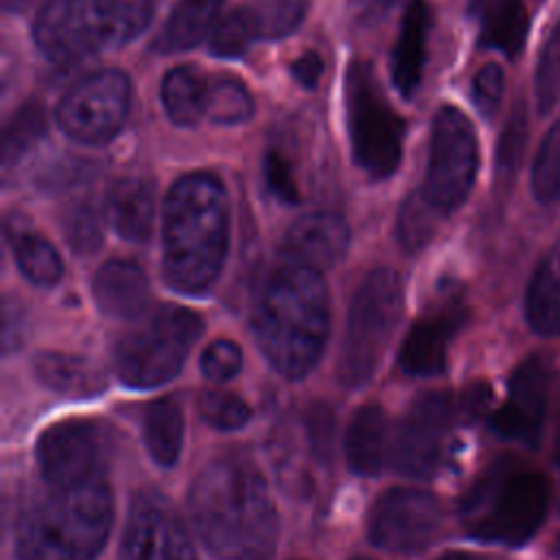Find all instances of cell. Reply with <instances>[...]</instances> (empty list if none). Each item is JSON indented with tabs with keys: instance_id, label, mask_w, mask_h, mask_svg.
<instances>
[{
	"instance_id": "cell-1",
	"label": "cell",
	"mask_w": 560,
	"mask_h": 560,
	"mask_svg": "<svg viewBox=\"0 0 560 560\" xmlns=\"http://www.w3.org/2000/svg\"><path fill=\"white\" fill-rule=\"evenodd\" d=\"M190 516L219 560H265L280 521L258 466L245 455L214 457L190 483Z\"/></svg>"
},
{
	"instance_id": "cell-2",
	"label": "cell",
	"mask_w": 560,
	"mask_h": 560,
	"mask_svg": "<svg viewBox=\"0 0 560 560\" xmlns=\"http://www.w3.org/2000/svg\"><path fill=\"white\" fill-rule=\"evenodd\" d=\"M252 330L267 361L287 378H304L322 359L330 330V300L319 271L287 260L252 302Z\"/></svg>"
},
{
	"instance_id": "cell-3",
	"label": "cell",
	"mask_w": 560,
	"mask_h": 560,
	"mask_svg": "<svg viewBox=\"0 0 560 560\" xmlns=\"http://www.w3.org/2000/svg\"><path fill=\"white\" fill-rule=\"evenodd\" d=\"M230 245V206L219 177H179L162 212V271L182 293L206 291L221 273Z\"/></svg>"
},
{
	"instance_id": "cell-4",
	"label": "cell",
	"mask_w": 560,
	"mask_h": 560,
	"mask_svg": "<svg viewBox=\"0 0 560 560\" xmlns=\"http://www.w3.org/2000/svg\"><path fill=\"white\" fill-rule=\"evenodd\" d=\"M114 501L103 479L52 488L28 503L15 525L18 560H92L105 545Z\"/></svg>"
},
{
	"instance_id": "cell-5",
	"label": "cell",
	"mask_w": 560,
	"mask_h": 560,
	"mask_svg": "<svg viewBox=\"0 0 560 560\" xmlns=\"http://www.w3.org/2000/svg\"><path fill=\"white\" fill-rule=\"evenodd\" d=\"M160 0H48L33 37L52 63H77L140 35Z\"/></svg>"
},
{
	"instance_id": "cell-6",
	"label": "cell",
	"mask_w": 560,
	"mask_h": 560,
	"mask_svg": "<svg viewBox=\"0 0 560 560\" xmlns=\"http://www.w3.org/2000/svg\"><path fill=\"white\" fill-rule=\"evenodd\" d=\"M549 481L538 470H512L503 462L488 468L464 494L459 510L466 532L486 542L523 545L545 523Z\"/></svg>"
},
{
	"instance_id": "cell-7",
	"label": "cell",
	"mask_w": 560,
	"mask_h": 560,
	"mask_svg": "<svg viewBox=\"0 0 560 560\" xmlns=\"http://www.w3.org/2000/svg\"><path fill=\"white\" fill-rule=\"evenodd\" d=\"M402 311V280L394 269H374L363 278L350 302L339 352V381L346 387H363L374 376Z\"/></svg>"
},
{
	"instance_id": "cell-8",
	"label": "cell",
	"mask_w": 560,
	"mask_h": 560,
	"mask_svg": "<svg viewBox=\"0 0 560 560\" xmlns=\"http://www.w3.org/2000/svg\"><path fill=\"white\" fill-rule=\"evenodd\" d=\"M203 322L195 311L164 304L122 335L114 348L118 378L133 389H151L179 374Z\"/></svg>"
},
{
	"instance_id": "cell-9",
	"label": "cell",
	"mask_w": 560,
	"mask_h": 560,
	"mask_svg": "<svg viewBox=\"0 0 560 560\" xmlns=\"http://www.w3.org/2000/svg\"><path fill=\"white\" fill-rule=\"evenodd\" d=\"M346 118L357 166L370 179L389 177L402 160L405 120L389 105L374 68L365 61L348 68Z\"/></svg>"
},
{
	"instance_id": "cell-10",
	"label": "cell",
	"mask_w": 560,
	"mask_h": 560,
	"mask_svg": "<svg viewBox=\"0 0 560 560\" xmlns=\"http://www.w3.org/2000/svg\"><path fill=\"white\" fill-rule=\"evenodd\" d=\"M477 168L479 142L472 122L457 107L438 109L422 192L446 217L468 199Z\"/></svg>"
},
{
	"instance_id": "cell-11",
	"label": "cell",
	"mask_w": 560,
	"mask_h": 560,
	"mask_svg": "<svg viewBox=\"0 0 560 560\" xmlns=\"http://www.w3.org/2000/svg\"><path fill=\"white\" fill-rule=\"evenodd\" d=\"M131 83L120 70H98L77 81L59 101V129L81 144L112 140L129 112Z\"/></svg>"
},
{
	"instance_id": "cell-12",
	"label": "cell",
	"mask_w": 560,
	"mask_h": 560,
	"mask_svg": "<svg viewBox=\"0 0 560 560\" xmlns=\"http://www.w3.org/2000/svg\"><path fill=\"white\" fill-rule=\"evenodd\" d=\"M42 477L52 488H70L103 479L112 457L109 431L88 418H70L48 427L35 446Z\"/></svg>"
},
{
	"instance_id": "cell-13",
	"label": "cell",
	"mask_w": 560,
	"mask_h": 560,
	"mask_svg": "<svg viewBox=\"0 0 560 560\" xmlns=\"http://www.w3.org/2000/svg\"><path fill=\"white\" fill-rule=\"evenodd\" d=\"M459 420L457 396L427 392L418 396L398 424L392 444V464L398 475L431 479L444 459L448 429Z\"/></svg>"
},
{
	"instance_id": "cell-14",
	"label": "cell",
	"mask_w": 560,
	"mask_h": 560,
	"mask_svg": "<svg viewBox=\"0 0 560 560\" xmlns=\"http://www.w3.org/2000/svg\"><path fill=\"white\" fill-rule=\"evenodd\" d=\"M444 521L440 501L424 490L392 488L372 505L370 542L394 553H416L431 545Z\"/></svg>"
},
{
	"instance_id": "cell-15",
	"label": "cell",
	"mask_w": 560,
	"mask_h": 560,
	"mask_svg": "<svg viewBox=\"0 0 560 560\" xmlns=\"http://www.w3.org/2000/svg\"><path fill=\"white\" fill-rule=\"evenodd\" d=\"M120 560H197L192 540L160 492H138L120 540Z\"/></svg>"
},
{
	"instance_id": "cell-16",
	"label": "cell",
	"mask_w": 560,
	"mask_h": 560,
	"mask_svg": "<svg viewBox=\"0 0 560 560\" xmlns=\"http://www.w3.org/2000/svg\"><path fill=\"white\" fill-rule=\"evenodd\" d=\"M547 400L549 365L542 357H529L514 370L508 400L490 413L488 427L501 440L534 448L542 433Z\"/></svg>"
},
{
	"instance_id": "cell-17",
	"label": "cell",
	"mask_w": 560,
	"mask_h": 560,
	"mask_svg": "<svg viewBox=\"0 0 560 560\" xmlns=\"http://www.w3.org/2000/svg\"><path fill=\"white\" fill-rule=\"evenodd\" d=\"M464 319L466 313L457 302L444 304L440 311L418 319L407 332L398 354L402 372L411 376H435L444 372L448 341L462 328Z\"/></svg>"
},
{
	"instance_id": "cell-18",
	"label": "cell",
	"mask_w": 560,
	"mask_h": 560,
	"mask_svg": "<svg viewBox=\"0 0 560 560\" xmlns=\"http://www.w3.org/2000/svg\"><path fill=\"white\" fill-rule=\"evenodd\" d=\"M350 230L339 214L311 212L300 217L284 236V256L291 262L324 271L335 267L348 252Z\"/></svg>"
},
{
	"instance_id": "cell-19",
	"label": "cell",
	"mask_w": 560,
	"mask_h": 560,
	"mask_svg": "<svg viewBox=\"0 0 560 560\" xmlns=\"http://www.w3.org/2000/svg\"><path fill=\"white\" fill-rule=\"evenodd\" d=\"M92 293L101 313L116 319H131L149 302V280L136 262L109 260L96 271Z\"/></svg>"
},
{
	"instance_id": "cell-20",
	"label": "cell",
	"mask_w": 560,
	"mask_h": 560,
	"mask_svg": "<svg viewBox=\"0 0 560 560\" xmlns=\"http://www.w3.org/2000/svg\"><path fill=\"white\" fill-rule=\"evenodd\" d=\"M429 7L424 0H409L398 39L392 52V79L396 90L411 98L422 83L424 63H427V37H429Z\"/></svg>"
},
{
	"instance_id": "cell-21",
	"label": "cell",
	"mask_w": 560,
	"mask_h": 560,
	"mask_svg": "<svg viewBox=\"0 0 560 560\" xmlns=\"http://www.w3.org/2000/svg\"><path fill=\"white\" fill-rule=\"evenodd\" d=\"M105 212L118 236L142 243L151 236L155 219V190L147 179H118L105 201Z\"/></svg>"
},
{
	"instance_id": "cell-22",
	"label": "cell",
	"mask_w": 560,
	"mask_h": 560,
	"mask_svg": "<svg viewBox=\"0 0 560 560\" xmlns=\"http://www.w3.org/2000/svg\"><path fill=\"white\" fill-rule=\"evenodd\" d=\"M468 13L477 26L483 48L516 57L527 33V13L523 0H470Z\"/></svg>"
},
{
	"instance_id": "cell-23",
	"label": "cell",
	"mask_w": 560,
	"mask_h": 560,
	"mask_svg": "<svg viewBox=\"0 0 560 560\" xmlns=\"http://www.w3.org/2000/svg\"><path fill=\"white\" fill-rule=\"evenodd\" d=\"M33 374L44 387L68 398H92L107 387L105 372L79 354L39 352L33 359Z\"/></svg>"
},
{
	"instance_id": "cell-24",
	"label": "cell",
	"mask_w": 560,
	"mask_h": 560,
	"mask_svg": "<svg viewBox=\"0 0 560 560\" xmlns=\"http://www.w3.org/2000/svg\"><path fill=\"white\" fill-rule=\"evenodd\" d=\"M389 451V422L378 405H363L346 429V457L354 475L376 477Z\"/></svg>"
},
{
	"instance_id": "cell-25",
	"label": "cell",
	"mask_w": 560,
	"mask_h": 560,
	"mask_svg": "<svg viewBox=\"0 0 560 560\" xmlns=\"http://www.w3.org/2000/svg\"><path fill=\"white\" fill-rule=\"evenodd\" d=\"M525 315L538 335L560 337V241L532 276L525 295Z\"/></svg>"
},
{
	"instance_id": "cell-26",
	"label": "cell",
	"mask_w": 560,
	"mask_h": 560,
	"mask_svg": "<svg viewBox=\"0 0 560 560\" xmlns=\"http://www.w3.org/2000/svg\"><path fill=\"white\" fill-rule=\"evenodd\" d=\"M223 0H177L153 39L158 52H179L197 46L210 31Z\"/></svg>"
},
{
	"instance_id": "cell-27",
	"label": "cell",
	"mask_w": 560,
	"mask_h": 560,
	"mask_svg": "<svg viewBox=\"0 0 560 560\" xmlns=\"http://www.w3.org/2000/svg\"><path fill=\"white\" fill-rule=\"evenodd\" d=\"M142 429L151 459L164 468L175 466L184 442V411L179 400L164 396L149 402Z\"/></svg>"
},
{
	"instance_id": "cell-28",
	"label": "cell",
	"mask_w": 560,
	"mask_h": 560,
	"mask_svg": "<svg viewBox=\"0 0 560 560\" xmlns=\"http://www.w3.org/2000/svg\"><path fill=\"white\" fill-rule=\"evenodd\" d=\"M208 90L210 85L197 68L177 66L162 79L160 96L175 125L192 127L208 109Z\"/></svg>"
},
{
	"instance_id": "cell-29",
	"label": "cell",
	"mask_w": 560,
	"mask_h": 560,
	"mask_svg": "<svg viewBox=\"0 0 560 560\" xmlns=\"http://www.w3.org/2000/svg\"><path fill=\"white\" fill-rule=\"evenodd\" d=\"M9 241L13 247L15 262L26 280L39 287H50L61 278V258L46 238L31 232H13Z\"/></svg>"
},
{
	"instance_id": "cell-30",
	"label": "cell",
	"mask_w": 560,
	"mask_h": 560,
	"mask_svg": "<svg viewBox=\"0 0 560 560\" xmlns=\"http://www.w3.org/2000/svg\"><path fill=\"white\" fill-rule=\"evenodd\" d=\"M46 133V109L39 101H28L4 127L2 136V166L11 168L20 162Z\"/></svg>"
},
{
	"instance_id": "cell-31",
	"label": "cell",
	"mask_w": 560,
	"mask_h": 560,
	"mask_svg": "<svg viewBox=\"0 0 560 560\" xmlns=\"http://www.w3.org/2000/svg\"><path fill=\"white\" fill-rule=\"evenodd\" d=\"M258 37L262 35H260V22H258L256 9L238 7L230 11L225 18H221L219 24L212 28L210 50L217 57L234 59L245 55Z\"/></svg>"
},
{
	"instance_id": "cell-32",
	"label": "cell",
	"mask_w": 560,
	"mask_h": 560,
	"mask_svg": "<svg viewBox=\"0 0 560 560\" xmlns=\"http://www.w3.org/2000/svg\"><path fill=\"white\" fill-rule=\"evenodd\" d=\"M532 195L540 206L560 201V118L549 127L534 158Z\"/></svg>"
},
{
	"instance_id": "cell-33",
	"label": "cell",
	"mask_w": 560,
	"mask_h": 560,
	"mask_svg": "<svg viewBox=\"0 0 560 560\" xmlns=\"http://www.w3.org/2000/svg\"><path fill=\"white\" fill-rule=\"evenodd\" d=\"M444 214L427 199V195L422 190L411 192L402 206H400V214H398V241L400 245H405L409 252H416L420 247H424L438 228V221Z\"/></svg>"
},
{
	"instance_id": "cell-34",
	"label": "cell",
	"mask_w": 560,
	"mask_h": 560,
	"mask_svg": "<svg viewBox=\"0 0 560 560\" xmlns=\"http://www.w3.org/2000/svg\"><path fill=\"white\" fill-rule=\"evenodd\" d=\"M534 96L540 116L551 114L560 103V22L547 35L534 72Z\"/></svg>"
},
{
	"instance_id": "cell-35",
	"label": "cell",
	"mask_w": 560,
	"mask_h": 560,
	"mask_svg": "<svg viewBox=\"0 0 560 560\" xmlns=\"http://www.w3.org/2000/svg\"><path fill=\"white\" fill-rule=\"evenodd\" d=\"M254 98L238 79H217L208 90L206 114L219 125H236L252 116Z\"/></svg>"
},
{
	"instance_id": "cell-36",
	"label": "cell",
	"mask_w": 560,
	"mask_h": 560,
	"mask_svg": "<svg viewBox=\"0 0 560 560\" xmlns=\"http://www.w3.org/2000/svg\"><path fill=\"white\" fill-rule=\"evenodd\" d=\"M66 243L77 254H94L103 243V230L96 208L90 201L72 203L61 219Z\"/></svg>"
},
{
	"instance_id": "cell-37",
	"label": "cell",
	"mask_w": 560,
	"mask_h": 560,
	"mask_svg": "<svg viewBox=\"0 0 560 560\" xmlns=\"http://www.w3.org/2000/svg\"><path fill=\"white\" fill-rule=\"evenodd\" d=\"M199 413L203 422L219 431L241 429L252 418V409L241 396L221 389H208L199 396Z\"/></svg>"
},
{
	"instance_id": "cell-38",
	"label": "cell",
	"mask_w": 560,
	"mask_h": 560,
	"mask_svg": "<svg viewBox=\"0 0 560 560\" xmlns=\"http://www.w3.org/2000/svg\"><path fill=\"white\" fill-rule=\"evenodd\" d=\"M308 0H262L256 9L260 35L265 39H280L291 35L304 20Z\"/></svg>"
},
{
	"instance_id": "cell-39",
	"label": "cell",
	"mask_w": 560,
	"mask_h": 560,
	"mask_svg": "<svg viewBox=\"0 0 560 560\" xmlns=\"http://www.w3.org/2000/svg\"><path fill=\"white\" fill-rule=\"evenodd\" d=\"M304 429L311 455L328 466L335 453V411L324 402H313L304 416Z\"/></svg>"
},
{
	"instance_id": "cell-40",
	"label": "cell",
	"mask_w": 560,
	"mask_h": 560,
	"mask_svg": "<svg viewBox=\"0 0 560 560\" xmlns=\"http://www.w3.org/2000/svg\"><path fill=\"white\" fill-rule=\"evenodd\" d=\"M199 365L208 381L225 383L238 374L243 365V352L234 341L217 339L203 350Z\"/></svg>"
},
{
	"instance_id": "cell-41",
	"label": "cell",
	"mask_w": 560,
	"mask_h": 560,
	"mask_svg": "<svg viewBox=\"0 0 560 560\" xmlns=\"http://www.w3.org/2000/svg\"><path fill=\"white\" fill-rule=\"evenodd\" d=\"M505 90V72L499 63H486L472 79V103L481 116L490 118L501 105Z\"/></svg>"
},
{
	"instance_id": "cell-42",
	"label": "cell",
	"mask_w": 560,
	"mask_h": 560,
	"mask_svg": "<svg viewBox=\"0 0 560 560\" xmlns=\"http://www.w3.org/2000/svg\"><path fill=\"white\" fill-rule=\"evenodd\" d=\"M262 175L269 192L280 199L282 203H298L300 201V190L295 184V177L291 173V164L280 151H267L262 158Z\"/></svg>"
},
{
	"instance_id": "cell-43",
	"label": "cell",
	"mask_w": 560,
	"mask_h": 560,
	"mask_svg": "<svg viewBox=\"0 0 560 560\" xmlns=\"http://www.w3.org/2000/svg\"><path fill=\"white\" fill-rule=\"evenodd\" d=\"M525 133H527V118H525V109L523 105L514 107L505 129H503V136L499 140V151H497V166L499 171L505 175V173H512L521 160V153H523V144H525Z\"/></svg>"
},
{
	"instance_id": "cell-44",
	"label": "cell",
	"mask_w": 560,
	"mask_h": 560,
	"mask_svg": "<svg viewBox=\"0 0 560 560\" xmlns=\"http://www.w3.org/2000/svg\"><path fill=\"white\" fill-rule=\"evenodd\" d=\"M94 166L85 160H74V158H66L59 160L55 164H50L42 177H39V186L48 188V190H63L70 186H77L83 179H90Z\"/></svg>"
},
{
	"instance_id": "cell-45",
	"label": "cell",
	"mask_w": 560,
	"mask_h": 560,
	"mask_svg": "<svg viewBox=\"0 0 560 560\" xmlns=\"http://www.w3.org/2000/svg\"><path fill=\"white\" fill-rule=\"evenodd\" d=\"M398 0H350V18L359 26L378 24Z\"/></svg>"
},
{
	"instance_id": "cell-46",
	"label": "cell",
	"mask_w": 560,
	"mask_h": 560,
	"mask_svg": "<svg viewBox=\"0 0 560 560\" xmlns=\"http://www.w3.org/2000/svg\"><path fill=\"white\" fill-rule=\"evenodd\" d=\"M322 70H324V61L315 50H306L291 63L293 79L304 88H315L322 77Z\"/></svg>"
},
{
	"instance_id": "cell-47",
	"label": "cell",
	"mask_w": 560,
	"mask_h": 560,
	"mask_svg": "<svg viewBox=\"0 0 560 560\" xmlns=\"http://www.w3.org/2000/svg\"><path fill=\"white\" fill-rule=\"evenodd\" d=\"M24 337V315L22 308L13 302H4V328H2V341H4V352L15 350L22 343Z\"/></svg>"
},
{
	"instance_id": "cell-48",
	"label": "cell",
	"mask_w": 560,
	"mask_h": 560,
	"mask_svg": "<svg viewBox=\"0 0 560 560\" xmlns=\"http://www.w3.org/2000/svg\"><path fill=\"white\" fill-rule=\"evenodd\" d=\"M435 560H486L483 556L479 553H472V551H459V549H451V551H444L440 553Z\"/></svg>"
},
{
	"instance_id": "cell-49",
	"label": "cell",
	"mask_w": 560,
	"mask_h": 560,
	"mask_svg": "<svg viewBox=\"0 0 560 560\" xmlns=\"http://www.w3.org/2000/svg\"><path fill=\"white\" fill-rule=\"evenodd\" d=\"M37 0H2V7L4 11H11V13H18V11H26L31 4H35Z\"/></svg>"
},
{
	"instance_id": "cell-50",
	"label": "cell",
	"mask_w": 560,
	"mask_h": 560,
	"mask_svg": "<svg viewBox=\"0 0 560 560\" xmlns=\"http://www.w3.org/2000/svg\"><path fill=\"white\" fill-rule=\"evenodd\" d=\"M350 560H372V558H365V556H354V558H350Z\"/></svg>"
}]
</instances>
